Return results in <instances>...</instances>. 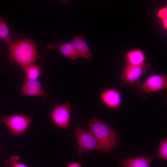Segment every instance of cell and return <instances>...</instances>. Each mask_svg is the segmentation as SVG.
Here are the masks:
<instances>
[{"label": "cell", "mask_w": 167, "mask_h": 167, "mask_svg": "<svg viewBox=\"0 0 167 167\" xmlns=\"http://www.w3.org/2000/svg\"><path fill=\"white\" fill-rule=\"evenodd\" d=\"M7 48L11 62H16L23 71L33 64L38 57L35 44L29 39H17L11 42Z\"/></svg>", "instance_id": "cell-1"}, {"label": "cell", "mask_w": 167, "mask_h": 167, "mask_svg": "<svg viewBox=\"0 0 167 167\" xmlns=\"http://www.w3.org/2000/svg\"><path fill=\"white\" fill-rule=\"evenodd\" d=\"M88 132L100 142L114 148L117 142L116 132L110 126L97 118L88 122Z\"/></svg>", "instance_id": "cell-2"}, {"label": "cell", "mask_w": 167, "mask_h": 167, "mask_svg": "<svg viewBox=\"0 0 167 167\" xmlns=\"http://www.w3.org/2000/svg\"><path fill=\"white\" fill-rule=\"evenodd\" d=\"M75 132L78 146L77 154L79 156L84 152L97 150L106 152L113 149L100 142L88 132L78 126H75Z\"/></svg>", "instance_id": "cell-3"}, {"label": "cell", "mask_w": 167, "mask_h": 167, "mask_svg": "<svg viewBox=\"0 0 167 167\" xmlns=\"http://www.w3.org/2000/svg\"><path fill=\"white\" fill-rule=\"evenodd\" d=\"M33 118L23 113L3 115L0 118V122L4 123L15 137L24 133L33 121Z\"/></svg>", "instance_id": "cell-4"}, {"label": "cell", "mask_w": 167, "mask_h": 167, "mask_svg": "<svg viewBox=\"0 0 167 167\" xmlns=\"http://www.w3.org/2000/svg\"><path fill=\"white\" fill-rule=\"evenodd\" d=\"M149 63L145 62L140 65H134L125 63L120 76V88L126 84L132 87H138L140 84L139 80L149 66Z\"/></svg>", "instance_id": "cell-5"}, {"label": "cell", "mask_w": 167, "mask_h": 167, "mask_svg": "<svg viewBox=\"0 0 167 167\" xmlns=\"http://www.w3.org/2000/svg\"><path fill=\"white\" fill-rule=\"evenodd\" d=\"M70 105L68 101L60 105H56L49 115L56 125L65 130L68 128L70 123Z\"/></svg>", "instance_id": "cell-6"}, {"label": "cell", "mask_w": 167, "mask_h": 167, "mask_svg": "<svg viewBox=\"0 0 167 167\" xmlns=\"http://www.w3.org/2000/svg\"><path fill=\"white\" fill-rule=\"evenodd\" d=\"M144 93H149L167 88V76L154 74L148 76L139 87Z\"/></svg>", "instance_id": "cell-7"}, {"label": "cell", "mask_w": 167, "mask_h": 167, "mask_svg": "<svg viewBox=\"0 0 167 167\" xmlns=\"http://www.w3.org/2000/svg\"><path fill=\"white\" fill-rule=\"evenodd\" d=\"M20 92L23 96H39L42 98H45L48 95L40 82L37 80L30 79L25 77Z\"/></svg>", "instance_id": "cell-8"}, {"label": "cell", "mask_w": 167, "mask_h": 167, "mask_svg": "<svg viewBox=\"0 0 167 167\" xmlns=\"http://www.w3.org/2000/svg\"><path fill=\"white\" fill-rule=\"evenodd\" d=\"M100 98L104 105L112 109L118 108L122 101L121 93L118 90L114 88L104 90L101 94Z\"/></svg>", "instance_id": "cell-9"}, {"label": "cell", "mask_w": 167, "mask_h": 167, "mask_svg": "<svg viewBox=\"0 0 167 167\" xmlns=\"http://www.w3.org/2000/svg\"><path fill=\"white\" fill-rule=\"evenodd\" d=\"M47 48L49 51H52L55 49H58L64 56L71 60H75L79 57L71 42L59 44L53 42L48 44Z\"/></svg>", "instance_id": "cell-10"}, {"label": "cell", "mask_w": 167, "mask_h": 167, "mask_svg": "<svg viewBox=\"0 0 167 167\" xmlns=\"http://www.w3.org/2000/svg\"><path fill=\"white\" fill-rule=\"evenodd\" d=\"M71 42L79 57L90 61L93 59V55L85 40L83 35H75Z\"/></svg>", "instance_id": "cell-11"}, {"label": "cell", "mask_w": 167, "mask_h": 167, "mask_svg": "<svg viewBox=\"0 0 167 167\" xmlns=\"http://www.w3.org/2000/svg\"><path fill=\"white\" fill-rule=\"evenodd\" d=\"M154 157L138 156L118 161L117 164L122 167H150Z\"/></svg>", "instance_id": "cell-12"}, {"label": "cell", "mask_w": 167, "mask_h": 167, "mask_svg": "<svg viewBox=\"0 0 167 167\" xmlns=\"http://www.w3.org/2000/svg\"><path fill=\"white\" fill-rule=\"evenodd\" d=\"M126 63L140 65L145 63L146 56L140 50L134 49L128 52L125 55Z\"/></svg>", "instance_id": "cell-13"}, {"label": "cell", "mask_w": 167, "mask_h": 167, "mask_svg": "<svg viewBox=\"0 0 167 167\" xmlns=\"http://www.w3.org/2000/svg\"><path fill=\"white\" fill-rule=\"evenodd\" d=\"M0 40L3 41L7 47L11 43L12 37L6 23L0 14Z\"/></svg>", "instance_id": "cell-14"}, {"label": "cell", "mask_w": 167, "mask_h": 167, "mask_svg": "<svg viewBox=\"0 0 167 167\" xmlns=\"http://www.w3.org/2000/svg\"><path fill=\"white\" fill-rule=\"evenodd\" d=\"M24 71L25 77L34 80H37L41 73V68L34 63L28 66Z\"/></svg>", "instance_id": "cell-15"}, {"label": "cell", "mask_w": 167, "mask_h": 167, "mask_svg": "<svg viewBox=\"0 0 167 167\" xmlns=\"http://www.w3.org/2000/svg\"><path fill=\"white\" fill-rule=\"evenodd\" d=\"M158 158L167 160V139L164 138L160 141L158 150L156 154Z\"/></svg>", "instance_id": "cell-16"}, {"label": "cell", "mask_w": 167, "mask_h": 167, "mask_svg": "<svg viewBox=\"0 0 167 167\" xmlns=\"http://www.w3.org/2000/svg\"><path fill=\"white\" fill-rule=\"evenodd\" d=\"M20 157L19 155H13L5 160V162L9 166L7 167H29L27 165L19 161Z\"/></svg>", "instance_id": "cell-17"}, {"label": "cell", "mask_w": 167, "mask_h": 167, "mask_svg": "<svg viewBox=\"0 0 167 167\" xmlns=\"http://www.w3.org/2000/svg\"><path fill=\"white\" fill-rule=\"evenodd\" d=\"M157 16L161 19L164 29H166L167 27V9L166 7L160 10L157 14Z\"/></svg>", "instance_id": "cell-18"}, {"label": "cell", "mask_w": 167, "mask_h": 167, "mask_svg": "<svg viewBox=\"0 0 167 167\" xmlns=\"http://www.w3.org/2000/svg\"><path fill=\"white\" fill-rule=\"evenodd\" d=\"M66 167H82L81 164L77 162L73 161L68 164Z\"/></svg>", "instance_id": "cell-19"}, {"label": "cell", "mask_w": 167, "mask_h": 167, "mask_svg": "<svg viewBox=\"0 0 167 167\" xmlns=\"http://www.w3.org/2000/svg\"></svg>", "instance_id": "cell-20"}]
</instances>
